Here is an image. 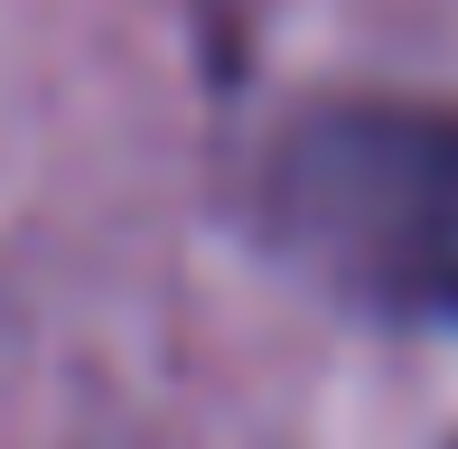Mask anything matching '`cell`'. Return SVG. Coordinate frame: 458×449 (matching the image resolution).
Here are the masks:
<instances>
[{
    "mask_svg": "<svg viewBox=\"0 0 458 449\" xmlns=\"http://www.w3.org/2000/svg\"><path fill=\"white\" fill-rule=\"evenodd\" d=\"M262 234L346 309L458 328V113L411 94L309 104L262 159Z\"/></svg>",
    "mask_w": 458,
    "mask_h": 449,
    "instance_id": "cell-1",
    "label": "cell"
}]
</instances>
